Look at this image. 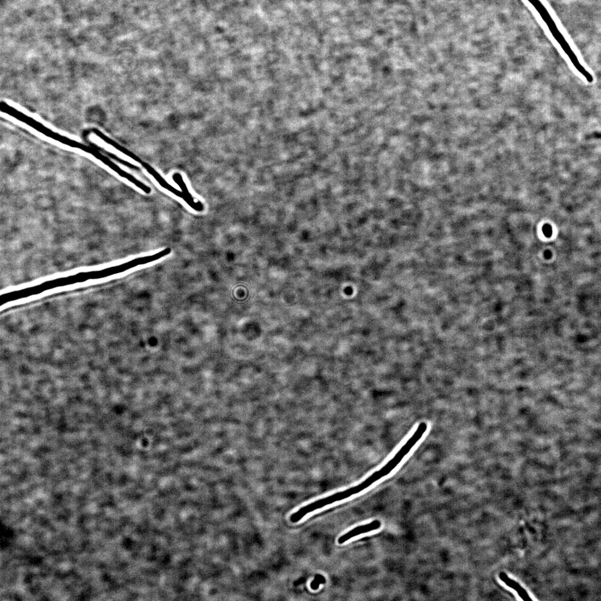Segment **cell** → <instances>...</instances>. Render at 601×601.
<instances>
[{
	"label": "cell",
	"instance_id": "1",
	"mask_svg": "<svg viewBox=\"0 0 601 601\" xmlns=\"http://www.w3.org/2000/svg\"><path fill=\"white\" fill-rule=\"evenodd\" d=\"M382 526V523L379 520H373L372 522L366 524L360 525L354 528L348 532L346 533L344 535L340 537L338 539V543L339 544H343L349 540L353 537H355L366 533L370 532L373 531H376L380 529Z\"/></svg>",
	"mask_w": 601,
	"mask_h": 601
},
{
	"label": "cell",
	"instance_id": "2",
	"mask_svg": "<svg viewBox=\"0 0 601 601\" xmlns=\"http://www.w3.org/2000/svg\"><path fill=\"white\" fill-rule=\"evenodd\" d=\"M172 179L179 186L180 189H181L185 197L184 199V201L194 210L198 212L203 211L204 210L203 203L201 202L198 201L196 202L195 201V199L191 195L180 174L178 173L173 174Z\"/></svg>",
	"mask_w": 601,
	"mask_h": 601
},
{
	"label": "cell",
	"instance_id": "3",
	"mask_svg": "<svg viewBox=\"0 0 601 601\" xmlns=\"http://www.w3.org/2000/svg\"><path fill=\"white\" fill-rule=\"evenodd\" d=\"M142 165L144 167L147 172H148L150 175H152L154 178L157 180L158 183L162 187H163L164 189L173 193L174 195H175L176 196L182 198L183 200L184 199L185 197L182 192H180L177 190L176 189L174 188L173 186L167 182L166 180L149 164L143 163Z\"/></svg>",
	"mask_w": 601,
	"mask_h": 601
},
{
	"label": "cell",
	"instance_id": "4",
	"mask_svg": "<svg viewBox=\"0 0 601 601\" xmlns=\"http://www.w3.org/2000/svg\"><path fill=\"white\" fill-rule=\"evenodd\" d=\"M500 578L501 580L503 581V582L505 583V584L506 586H509L513 590L516 591L518 594V596L521 598H522L523 600H530V599H531L530 596H529V594H528V593L523 589V588L522 586H521L518 583L516 582L515 580H514L512 579L511 578H510L509 576H507L506 575V574H505L504 573H501L500 574Z\"/></svg>",
	"mask_w": 601,
	"mask_h": 601
},
{
	"label": "cell",
	"instance_id": "5",
	"mask_svg": "<svg viewBox=\"0 0 601 601\" xmlns=\"http://www.w3.org/2000/svg\"><path fill=\"white\" fill-rule=\"evenodd\" d=\"M544 235L546 237H551L552 235V228L550 224H546L543 226L542 229Z\"/></svg>",
	"mask_w": 601,
	"mask_h": 601
}]
</instances>
